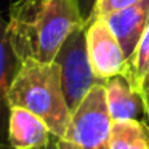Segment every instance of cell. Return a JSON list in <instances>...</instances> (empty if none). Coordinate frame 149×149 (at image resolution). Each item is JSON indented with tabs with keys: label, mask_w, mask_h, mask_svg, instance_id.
<instances>
[{
	"label": "cell",
	"mask_w": 149,
	"mask_h": 149,
	"mask_svg": "<svg viewBox=\"0 0 149 149\" xmlns=\"http://www.w3.org/2000/svg\"><path fill=\"white\" fill-rule=\"evenodd\" d=\"M107 107L112 120H141L146 117L143 93L133 88L125 74H119L104 82Z\"/></svg>",
	"instance_id": "ba28073f"
},
{
	"label": "cell",
	"mask_w": 149,
	"mask_h": 149,
	"mask_svg": "<svg viewBox=\"0 0 149 149\" xmlns=\"http://www.w3.org/2000/svg\"><path fill=\"white\" fill-rule=\"evenodd\" d=\"M136 2H139V0H98L96 7H95L93 18H104L111 13H116L119 10L130 7V5H135Z\"/></svg>",
	"instance_id": "4fadbf2b"
},
{
	"label": "cell",
	"mask_w": 149,
	"mask_h": 149,
	"mask_svg": "<svg viewBox=\"0 0 149 149\" xmlns=\"http://www.w3.org/2000/svg\"><path fill=\"white\" fill-rule=\"evenodd\" d=\"M43 0H18L10 7V19H26L36 11V8L42 3ZM79 7H80L82 16L87 23H90L95 13V7H96L98 0H77Z\"/></svg>",
	"instance_id": "7c38bea8"
},
{
	"label": "cell",
	"mask_w": 149,
	"mask_h": 149,
	"mask_svg": "<svg viewBox=\"0 0 149 149\" xmlns=\"http://www.w3.org/2000/svg\"><path fill=\"white\" fill-rule=\"evenodd\" d=\"M88 24L90 23H84L72 31L55 56V63H58L61 68L63 88L71 111L77 109V106L95 85L103 84L95 75L88 56Z\"/></svg>",
	"instance_id": "277c9868"
},
{
	"label": "cell",
	"mask_w": 149,
	"mask_h": 149,
	"mask_svg": "<svg viewBox=\"0 0 149 149\" xmlns=\"http://www.w3.org/2000/svg\"><path fill=\"white\" fill-rule=\"evenodd\" d=\"M148 69H149V26L146 29V32L143 34L133 56L127 63V72H125L127 79L133 85V88L141 91V93H143V82H144V77L148 74Z\"/></svg>",
	"instance_id": "8fae6325"
},
{
	"label": "cell",
	"mask_w": 149,
	"mask_h": 149,
	"mask_svg": "<svg viewBox=\"0 0 149 149\" xmlns=\"http://www.w3.org/2000/svg\"><path fill=\"white\" fill-rule=\"evenodd\" d=\"M84 23L77 0H43L29 18L8 19L3 29L23 63L27 58L52 63L69 34Z\"/></svg>",
	"instance_id": "6da1fadb"
},
{
	"label": "cell",
	"mask_w": 149,
	"mask_h": 149,
	"mask_svg": "<svg viewBox=\"0 0 149 149\" xmlns=\"http://www.w3.org/2000/svg\"><path fill=\"white\" fill-rule=\"evenodd\" d=\"M111 128L112 117L107 107L106 87L98 84L72 111L68 130L59 139L77 149H111Z\"/></svg>",
	"instance_id": "3957f363"
},
{
	"label": "cell",
	"mask_w": 149,
	"mask_h": 149,
	"mask_svg": "<svg viewBox=\"0 0 149 149\" xmlns=\"http://www.w3.org/2000/svg\"><path fill=\"white\" fill-rule=\"evenodd\" d=\"M56 141H58V146H59V149H77L74 144H71V143L61 141V139H56Z\"/></svg>",
	"instance_id": "9a60e30c"
},
{
	"label": "cell",
	"mask_w": 149,
	"mask_h": 149,
	"mask_svg": "<svg viewBox=\"0 0 149 149\" xmlns=\"http://www.w3.org/2000/svg\"><path fill=\"white\" fill-rule=\"evenodd\" d=\"M111 149H149V123L143 120H112Z\"/></svg>",
	"instance_id": "9c48e42d"
},
{
	"label": "cell",
	"mask_w": 149,
	"mask_h": 149,
	"mask_svg": "<svg viewBox=\"0 0 149 149\" xmlns=\"http://www.w3.org/2000/svg\"><path fill=\"white\" fill-rule=\"evenodd\" d=\"M3 103L7 107L21 106L39 116L56 139L64 136L72 117L63 88L61 68L55 61L42 63L27 58Z\"/></svg>",
	"instance_id": "7a4b0ae2"
},
{
	"label": "cell",
	"mask_w": 149,
	"mask_h": 149,
	"mask_svg": "<svg viewBox=\"0 0 149 149\" xmlns=\"http://www.w3.org/2000/svg\"><path fill=\"white\" fill-rule=\"evenodd\" d=\"M21 66H23V59L15 52L13 45L10 43V39L3 29L2 39H0V91H2V98L7 96Z\"/></svg>",
	"instance_id": "30bf717a"
},
{
	"label": "cell",
	"mask_w": 149,
	"mask_h": 149,
	"mask_svg": "<svg viewBox=\"0 0 149 149\" xmlns=\"http://www.w3.org/2000/svg\"><path fill=\"white\" fill-rule=\"evenodd\" d=\"M143 100H144V109H146V120L149 123V87L143 90Z\"/></svg>",
	"instance_id": "5bb4252c"
},
{
	"label": "cell",
	"mask_w": 149,
	"mask_h": 149,
	"mask_svg": "<svg viewBox=\"0 0 149 149\" xmlns=\"http://www.w3.org/2000/svg\"><path fill=\"white\" fill-rule=\"evenodd\" d=\"M88 56L95 75L101 82L127 72V58L116 34L104 18H93L87 31Z\"/></svg>",
	"instance_id": "5b68a950"
},
{
	"label": "cell",
	"mask_w": 149,
	"mask_h": 149,
	"mask_svg": "<svg viewBox=\"0 0 149 149\" xmlns=\"http://www.w3.org/2000/svg\"><path fill=\"white\" fill-rule=\"evenodd\" d=\"M8 139L7 143L15 149H40L50 144V135L47 123L21 106L8 107Z\"/></svg>",
	"instance_id": "52a82bcc"
},
{
	"label": "cell",
	"mask_w": 149,
	"mask_h": 149,
	"mask_svg": "<svg viewBox=\"0 0 149 149\" xmlns=\"http://www.w3.org/2000/svg\"><path fill=\"white\" fill-rule=\"evenodd\" d=\"M148 87H149V69H148V74H146V77H144V82H143V90L148 88Z\"/></svg>",
	"instance_id": "e0dca14e"
},
{
	"label": "cell",
	"mask_w": 149,
	"mask_h": 149,
	"mask_svg": "<svg viewBox=\"0 0 149 149\" xmlns=\"http://www.w3.org/2000/svg\"><path fill=\"white\" fill-rule=\"evenodd\" d=\"M40 149H59L58 141H50V144H47L45 148H40Z\"/></svg>",
	"instance_id": "2e32d148"
},
{
	"label": "cell",
	"mask_w": 149,
	"mask_h": 149,
	"mask_svg": "<svg viewBox=\"0 0 149 149\" xmlns=\"http://www.w3.org/2000/svg\"><path fill=\"white\" fill-rule=\"evenodd\" d=\"M104 19L120 42L128 63L149 26V0H139L135 5L104 16Z\"/></svg>",
	"instance_id": "8992f818"
}]
</instances>
